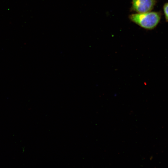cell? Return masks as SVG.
<instances>
[{"instance_id": "cell-1", "label": "cell", "mask_w": 168, "mask_h": 168, "mask_svg": "<svg viewBox=\"0 0 168 168\" xmlns=\"http://www.w3.org/2000/svg\"><path fill=\"white\" fill-rule=\"evenodd\" d=\"M161 17L160 12L151 11L131 14L129 16V18L131 21L142 28L147 30H152L159 24Z\"/></svg>"}, {"instance_id": "cell-2", "label": "cell", "mask_w": 168, "mask_h": 168, "mask_svg": "<svg viewBox=\"0 0 168 168\" xmlns=\"http://www.w3.org/2000/svg\"><path fill=\"white\" fill-rule=\"evenodd\" d=\"M131 11L142 13L151 11L156 5V0H132Z\"/></svg>"}, {"instance_id": "cell-3", "label": "cell", "mask_w": 168, "mask_h": 168, "mask_svg": "<svg viewBox=\"0 0 168 168\" xmlns=\"http://www.w3.org/2000/svg\"><path fill=\"white\" fill-rule=\"evenodd\" d=\"M163 10L166 21L168 22V2L165 3L164 4Z\"/></svg>"}]
</instances>
